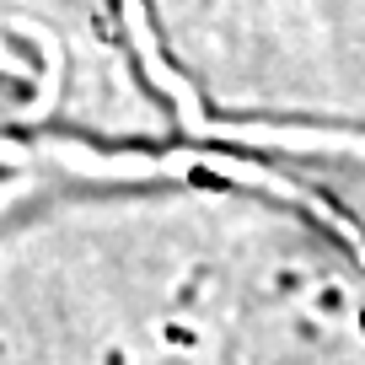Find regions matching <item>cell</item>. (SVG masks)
Wrapping results in <instances>:
<instances>
[{"instance_id": "obj_1", "label": "cell", "mask_w": 365, "mask_h": 365, "mask_svg": "<svg viewBox=\"0 0 365 365\" xmlns=\"http://www.w3.org/2000/svg\"><path fill=\"white\" fill-rule=\"evenodd\" d=\"M0 231V354H365V242L339 210L135 194Z\"/></svg>"}]
</instances>
